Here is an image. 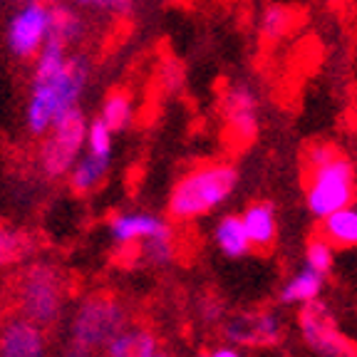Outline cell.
I'll use <instances>...</instances> for the list:
<instances>
[{
	"label": "cell",
	"mask_w": 357,
	"mask_h": 357,
	"mask_svg": "<svg viewBox=\"0 0 357 357\" xmlns=\"http://www.w3.org/2000/svg\"><path fill=\"white\" fill-rule=\"evenodd\" d=\"M223 117L229 134L238 144H251L261 129V100L256 89L245 82L229 84L223 92Z\"/></svg>",
	"instance_id": "8fae6325"
},
{
	"label": "cell",
	"mask_w": 357,
	"mask_h": 357,
	"mask_svg": "<svg viewBox=\"0 0 357 357\" xmlns=\"http://www.w3.org/2000/svg\"><path fill=\"white\" fill-rule=\"evenodd\" d=\"M0 357H45V333L38 323L13 315L0 325Z\"/></svg>",
	"instance_id": "7c38bea8"
},
{
	"label": "cell",
	"mask_w": 357,
	"mask_h": 357,
	"mask_svg": "<svg viewBox=\"0 0 357 357\" xmlns=\"http://www.w3.org/2000/svg\"><path fill=\"white\" fill-rule=\"evenodd\" d=\"M84 35V22L82 17L75 13L70 6H52V22H50V40H57L65 47H73L82 40Z\"/></svg>",
	"instance_id": "44dd1931"
},
{
	"label": "cell",
	"mask_w": 357,
	"mask_h": 357,
	"mask_svg": "<svg viewBox=\"0 0 357 357\" xmlns=\"http://www.w3.org/2000/svg\"><path fill=\"white\" fill-rule=\"evenodd\" d=\"M253 248L268 251L278 241V211L271 201H253L238 213Z\"/></svg>",
	"instance_id": "4fadbf2b"
},
{
	"label": "cell",
	"mask_w": 357,
	"mask_h": 357,
	"mask_svg": "<svg viewBox=\"0 0 357 357\" xmlns=\"http://www.w3.org/2000/svg\"><path fill=\"white\" fill-rule=\"evenodd\" d=\"M67 3H73V6L79 8H97V0H67Z\"/></svg>",
	"instance_id": "f1b7e54d"
},
{
	"label": "cell",
	"mask_w": 357,
	"mask_h": 357,
	"mask_svg": "<svg viewBox=\"0 0 357 357\" xmlns=\"http://www.w3.org/2000/svg\"><path fill=\"white\" fill-rule=\"evenodd\" d=\"M223 340L234 347H275L283 342L285 325L283 318L271 307L251 312H238L221 320Z\"/></svg>",
	"instance_id": "30bf717a"
},
{
	"label": "cell",
	"mask_w": 357,
	"mask_h": 357,
	"mask_svg": "<svg viewBox=\"0 0 357 357\" xmlns=\"http://www.w3.org/2000/svg\"><path fill=\"white\" fill-rule=\"evenodd\" d=\"M305 266L328 275L335 266V245L330 241H325L323 236H312L305 245Z\"/></svg>",
	"instance_id": "cb8c5ba5"
},
{
	"label": "cell",
	"mask_w": 357,
	"mask_h": 357,
	"mask_svg": "<svg viewBox=\"0 0 357 357\" xmlns=\"http://www.w3.org/2000/svg\"><path fill=\"white\" fill-rule=\"evenodd\" d=\"M52 6L47 3H20L6 25V47L15 60H33L50 40Z\"/></svg>",
	"instance_id": "9c48e42d"
},
{
	"label": "cell",
	"mask_w": 357,
	"mask_h": 357,
	"mask_svg": "<svg viewBox=\"0 0 357 357\" xmlns=\"http://www.w3.org/2000/svg\"><path fill=\"white\" fill-rule=\"evenodd\" d=\"M109 234L119 245H142L144 256L156 266H167L176 256L172 223L154 213H117L109 218Z\"/></svg>",
	"instance_id": "5b68a950"
},
{
	"label": "cell",
	"mask_w": 357,
	"mask_h": 357,
	"mask_svg": "<svg viewBox=\"0 0 357 357\" xmlns=\"http://www.w3.org/2000/svg\"><path fill=\"white\" fill-rule=\"evenodd\" d=\"M84 137H87V117L84 112L73 109L60 117L47 132L40 137L38 164L40 172L47 178H62L70 174L73 164L84 151Z\"/></svg>",
	"instance_id": "8992f818"
},
{
	"label": "cell",
	"mask_w": 357,
	"mask_h": 357,
	"mask_svg": "<svg viewBox=\"0 0 357 357\" xmlns=\"http://www.w3.org/2000/svg\"><path fill=\"white\" fill-rule=\"evenodd\" d=\"M156 352L159 340L146 328H124L105 345V357H154Z\"/></svg>",
	"instance_id": "9a60e30c"
},
{
	"label": "cell",
	"mask_w": 357,
	"mask_h": 357,
	"mask_svg": "<svg viewBox=\"0 0 357 357\" xmlns=\"http://www.w3.org/2000/svg\"><path fill=\"white\" fill-rule=\"evenodd\" d=\"M320 236L335 248H355L357 245V206L350 204L337 208L330 216L320 218Z\"/></svg>",
	"instance_id": "ac0fdd59"
},
{
	"label": "cell",
	"mask_w": 357,
	"mask_h": 357,
	"mask_svg": "<svg viewBox=\"0 0 357 357\" xmlns=\"http://www.w3.org/2000/svg\"><path fill=\"white\" fill-rule=\"evenodd\" d=\"M298 328L305 347L315 357H357V345L337 328V320L320 298L298 310Z\"/></svg>",
	"instance_id": "ba28073f"
},
{
	"label": "cell",
	"mask_w": 357,
	"mask_h": 357,
	"mask_svg": "<svg viewBox=\"0 0 357 357\" xmlns=\"http://www.w3.org/2000/svg\"><path fill=\"white\" fill-rule=\"evenodd\" d=\"M296 10L283 3H271V6L263 8L261 15V38L266 43H278V40L288 38L290 30L296 28Z\"/></svg>",
	"instance_id": "ffe728a7"
},
{
	"label": "cell",
	"mask_w": 357,
	"mask_h": 357,
	"mask_svg": "<svg viewBox=\"0 0 357 357\" xmlns=\"http://www.w3.org/2000/svg\"><path fill=\"white\" fill-rule=\"evenodd\" d=\"M97 8L109 15H129L134 8V0H97Z\"/></svg>",
	"instance_id": "d4e9b609"
},
{
	"label": "cell",
	"mask_w": 357,
	"mask_h": 357,
	"mask_svg": "<svg viewBox=\"0 0 357 357\" xmlns=\"http://www.w3.org/2000/svg\"><path fill=\"white\" fill-rule=\"evenodd\" d=\"M323 288H325V275L318 273V271H312L310 266H303L301 271H296L283 283V288L278 293V301L283 305H305V303L320 298Z\"/></svg>",
	"instance_id": "2e32d148"
},
{
	"label": "cell",
	"mask_w": 357,
	"mask_h": 357,
	"mask_svg": "<svg viewBox=\"0 0 357 357\" xmlns=\"http://www.w3.org/2000/svg\"><path fill=\"white\" fill-rule=\"evenodd\" d=\"M305 206L312 216L325 218L337 208L355 204L357 172L345 154L335 149L320 164L305 167Z\"/></svg>",
	"instance_id": "277c9868"
},
{
	"label": "cell",
	"mask_w": 357,
	"mask_h": 357,
	"mask_svg": "<svg viewBox=\"0 0 357 357\" xmlns=\"http://www.w3.org/2000/svg\"><path fill=\"white\" fill-rule=\"evenodd\" d=\"M65 357H95V352L87 350V347H82V345H77V342H70V345H67Z\"/></svg>",
	"instance_id": "83f0119b"
},
{
	"label": "cell",
	"mask_w": 357,
	"mask_h": 357,
	"mask_svg": "<svg viewBox=\"0 0 357 357\" xmlns=\"http://www.w3.org/2000/svg\"><path fill=\"white\" fill-rule=\"evenodd\" d=\"M114 149V132L105 124V119L97 114L95 119H87V137H84V151H92L97 156H112Z\"/></svg>",
	"instance_id": "603a6c76"
},
{
	"label": "cell",
	"mask_w": 357,
	"mask_h": 357,
	"mask_svg": "<svg viewBox=\"0 0 357 357\" xmlns=\"http://www.w3.org/2000/svg\"><path fill=\"white\" fill-rule=\"evenodd\" d=\"M109 167L112 156H97L92 151H82L77 162L73 164V169H70V174H67L73 191L79 196L97 191L107 178V174H109Z\"/></svg>",
	"instance_id": "5bb4252c"
},
{
	"label": "cell",
	"mask_w": 357,
	"mask_h": 357,
	"mask_svg": "<svg viewBox=\"0 0 357 357\" xmlns=\"http://www.w3.org/2000/svg\"><path fill=\"white\" fill-rule=\"evenodd\" d=\"M92 77L89 57L73 52L57 40H47L33 57L28 100L22 109L25 132L40 139L52 124L82 102L84 89Z\"/></svg>",
	"instance_id": "6da1fadb"
},
{
	"label": "cell",
	"mask_w": 357,
	"mask_h": 357,
	"mask_svg": "<svg viewBox=\"0 0 357 357\" xmlns=\"http://www.w3.org/2000/svg\"><path fill=\"white\" fill-rule=\"evenodd\" d=\"M100 117L114 134H122L134 122V100L127 89H112L102 100Z\"/></svg>",
	"instance_id": "d6986e66"
},
{
	"label": "cell",
	"mask_w": 357,
	"mask_h": 357,
	"mask_svg": "<svg viewBox=\"0 0 357 357\" xmlns=\"http://www.w3.org/2000/svg\"><path fill=\"white\" fill-rule=\"evenodd\" d=\"M127 328V310L112 293H92L79 303L73 320V340L87 350H105L107 342Z\"/></svg>",
	"instance_id": "52a82bcc"
},
{
	"label": "cell",
	"mask_w": 357,
	"mask_h": 357,
	"mask_svg": "<svg viewBox=\"0 0 357 357\" xmlns=\"http://www.w3.org/2000/svg\"><path fill=\"white\" fill-rule=\"evenodd\" d=\"M201 315H204V320H206L208 325L221 323V320H223V305L218 301L201 303Z\"/></svg>",
	"instance_id": "484cf974"
},
{
	"label": "cell",
	"mask_w": 357,
	"mask_h": 357,
	"mask_svg": "<svg viewBox=\"0 0 357 357\" xmlns=\"http://www.w3.org/2000/svg\"><path fill=\"white\" fill-rule=\"evenodd\" d=\"M154 357H172V355H167V352H162V350H159V352H156Z\"/></svg>",
	"instance_id": "4dcf8cb0"
},
{
	"label": "cell",
	"mask_w": 357,
	"mask_h": 357,
	"mask_svg": "<svg viewBox=\"0 0 357 357\" xmlns=\"http://www.w3.org/2000/svg\"><path fill=\"white\" fill-rule=\"evenodd\" d=\"M238 178V169L231 162H206L189 169L181 174L169 194V216L178 223H186L216 211L234 196Z\"/></svg>",
	"instance_id": "7a4b0ae2"
},
{
	"label": "cell",
	"mask_w": 357,
	"mask_h": 357,
	"mask_svg": "<svg viewBox=\"0 0 357 357\" xmlns=\"http://www.w3.org/2000/svg\"><path fill=\"white\" fill-rule=\"evenodd\" d=\"M33 251V238L25 231L10 229L6 223H0V268L20 263Z\"/></svg>",
	"instance_id": "7402d4cb"
},
{
	"label": "cell",
	"mask_w": 357,
	"mask_h": 357,
	"mask_svg": "<svg viewBox=\"0 0 357 357\" xmlns=\"http://www.w3.org/2000/svg\"><path fill=\"white\" fill-rule=\"evenodd\" d=\"M65 275L50 263H30L13 280V303L17 315L50 328L60 320L65 307Z\"/></svg>",
	"instance_id": "3957f363"
},
{
	"label": "cell",
	"mask_w": 357,
	"mask_h": 357,
	"mask_svg": "<svg viewBox=\"0 0 357 357\" xmlns=\"http://www.w3.org/2000/svg\"><path fill=\"white\" fill-rule=\"evenodd\" d=\"M208 357H245V355L234 345H221V347H216V350L208 352Z\"/></svg>",
	"instance_id": "4316f807"
},
{
	"label": "cell",
	"mask_w": 357,
	"mask_h": 357,
	"mask_svg": "<svg viewBox=\"0 0 357 357\" xmlns=\"http://www.w3.org/2000/svg\"><path fill=\"white\" fill-rule=\"evenodd\" d=\"M328 3H335V6H337V3H345V0H328Z\"/></svg>",
	"instance_id": "1f68e13d"
},
{
	"label": "cell",
	"mask_w": 357,
	"mask_h": 357,
	"mask_svg": "<svg viewBox=\"0 0 357 357\" xmlns=\"http://www.w3.org/2000/svg\"><path fill=\"white\" fill-rule=\"evenodd\" d=\"M196 357H208V355H206V352H199V355H196Z\"/></svg>",
	"instance_id": "d6a6232c"
},
{
	"label": "cell",
	"mask_w": 357,
	"mask_h": 357,
	"mask_svg": "<svg viewBox=\"0 0 357 357\" xmlns=\"http://www.w3.org/2000/svg\"><path fill=\"white\" fill-rule=\"evenodd\" d=\"M20 3H30V0H20ZM38 3H47V6H57L62 0H38Z\"/></svg>",
	"instance_id": "f546056e"
},
{
	"label": "cell",
	"mask_w": 357,
	"mask_h": 357,
	"mask_svg": "<svg viewBox=\"0 0 357 357\" xmlns=\"http://www.w3.org/2000/svg\"><path fill=\"white\" fill-rule=\"evenodd\" d=\"M213 243L226 258H245L253 251L238 213H226L213 226Z\"/></svg>",
	"instance_id": "e0dca14e"
}]
</instances>
